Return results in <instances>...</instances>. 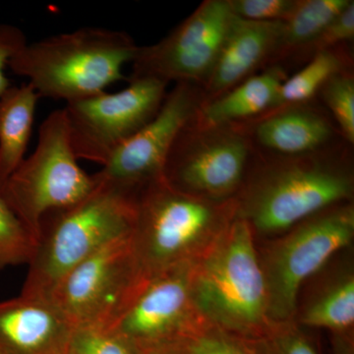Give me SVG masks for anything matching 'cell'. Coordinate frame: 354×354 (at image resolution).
<instances>
[{
	"mask_svg": "<svg viewBox=\"0 0 354 354\" xmlns=\"http://www.w3.org/2000/svg\"><path fill=\"white\" fill-rule=\"evenodd\" d=\"M353 146L346 142L322 152L279 157L254 151L236 215L254 234L281 235L326 209L353 202Z\"/></svg>",
	"mask_w": 354,
	"mask_h": 354,
	"instance_id": "6da1fadb",
	"label": "cell"
},
{
	"mask_svg": "<svg viewBox=\"0 0 354 354\" xmlns=\"http://www.w3.org/2000/svg\"><path fill=\"white\" fill-rule=\"evenodd\" d=\"M254 236L249 223L236 215L195 262L192 292L198 311L209 325L242 339L261 341L274 324Z\"/></svg>",
	"mask_w": 354,
	"mask_h": 354,
	"instance_id": "7a4b0ae2",
	"label": "cell"
},
{
	"mask_svg": "<svg viewBox=\"0 0 354 354\" xmlns=\"http://www.w3.org/2000/svg\"><path fill=\"white\" fill-rule=\"evenodd\" d=\"M139 46L122 31L82 28L27 44L8 62L39 97L67 102L106 92L124 79Z\"/></svg>",
	"mask_w": 354,
	"mask_h": 354,
	"instance_id": "3957f363",
	"label": "cell"
},
{
	"mask_svg": "<svg viewBox=\"0 0 354 354\" xmlns=\"http://www.w3.org/2000/svg\"><path fill=\"white\" fill-rule=\"evenodd\" d=\"M137 197L95 183L80 202L44 216L22 295L50 298L65 274L111 241L132 234Z\"/></svg>",
	"mask_w": 354,
	"mask_h": 354,
	"instance_id": "277c9868",
	"label": "cell"
},
{
	"mask_svg": "<svg viewBox=\"0 0 354 354\" xmlns=\"http://www.w3.org/2000/svg\"><path fill=\"white\" fill-rule=\"evenodd\" d=\"M234 198L213 200L184 193L162 177L137 195L133 246L149 279L174 266L195 262L236 216Z\"/></svg>",
	"mask_w": 354,
	"mask_h": 354,
	"instance_id": "5b68a950",
	"label": "cell"
},
{
	"mask_svg": "<svg viewBox=\"0 0 354 354\" xmlns=\"http://www.w3.org/2000/svg\"><path fill=\"white\" fill-rule=\"evenodd\" d=\"M77 160L64 111H53L39 128L34 152L14 171L0 193L37 242L46 214L72 206L95 189L93 174L84 171Z\"/></svg>",
	"mask_w": 354,
	"mask_h": 354,
	"instance_id": "8992f818",
	"label": "cell"
},
{
	"mask_svg": "<svg viewBox=\"0 0 354 354\" xmlns=\"http://www.w3.org/2000/svg\"><path fill=\"white\" fill-rule=\"evenodd\" d=\"M353 239L354 206L351 202L298 223L259 253L272 324L295 321L302 285Z\"/></svg>",
	"mask_w": 354,
	"mask_h": 354,
	"instance_id": "52a82bcc",
	"label": "cell"
},
{
	"mask_svg": "<svg viewBox=\"0 0 354 354\" xmlns=\"http://www.w3.org/2000/svg\"><path fill=\"white\" fill-rule=\"evenodd\" d=\"M149 281L133 234L111 241L60 279L50 299L73 327L113 328Z\"/></svg>",
	"mask_w": 354,
	"mask_h": 354,
	"instance_id": "ba28073f",
	"label": "cell"
},
{
	"mask_svg": "<svg viewBox=\"0 0 354 354\" xmlns=\"http://www.w3.org/2000/svg\"><path fill=\"white\" fill-rule=\"evenodd\" d=\"M194 120L174 141L162 176L172 187L188 194L232 199L252 162L250 139L241 124L202 127Z\"/></svg>",
	"mask_w": 354,
	"mask_h": 354,
	"instance_id": "9c48e42d",
	"label": "cell"
},
{
	"mask_svg": "<svg viewBox=\"0 0 354 354\" xmlns=\"http://www.w3.org/2000/svg\"><path fill=\"white\" fill-rule=\"evenodd\" d=\"M128 81V87L120 92H102L67 102L64 111L77 160L104 167L157 114L167 94V84L150 77Z\"/></svg>",
	"mask_w": 354,
	"mask_h": 354,
	"instance_id": "30bf717a",
	"label": "cell"
},
{
	"mask_svg": "<svg viewBox=\"0 0 354 354\" xmlns=\"http://www.w3.org/2000/svg\"><path fill=\"white\" fill-rule=\"evenodd\" d=\"M234 17L228 0H205L164 39L139 46L129 79L150 77L202 88Z\"/></svg>",
	"mask_w": 354,
	"mask_h": 354,
	"instance_id": "8fae6325",
	"label": "cell"
},
{
	"mask_svg": "<svg viewBox=\"0 0 354 354\" xmlns=\"http://www.w3.org/2000/svg\"><path fill=\"white\" fill-rule=\"evenodd\" d=\"M204 102L200 86L176 84L153 120L125 142L101 171L93 174L95 183L137 197L149 184L164 177L174 141L196 118Z\"/></svg>",
	"mask_w": 354,
	"mask_h": 354,
	"instance_id": "7c38bea8",
	"label": "cell"
},
{
	"mask_svg": "<svg viewBox=\"0 0 354 354\" xmlns=\"http://www.w3.org/2000/svg\"><path fill=\"white\" fill-rule=\"evenodd\" d=\"M195 262L176 265L151 277L114 329L145 348L185 341L209 326L193 298Z\"/></svg>",
	"mask_w": 354,
	"mask_h": 354,
	"instance_id": "4fadbf2b",
	"label": "cell"
},
{
	"mask_svg": "<svg viewBox=\"0 0 354 354\" xmlns=\"http://www.w3.org/2000/svg\"><path fill=\"white\" fill-rule=\"evenodd\" d=\"M241 125L254 151L264 155L298 157L346 142L330 114L315 101L278 109Z\"/></svg>",
	"mask_w": 354,
	"mask_h": 354,
	"instance_id": "5bb4252c",
	"label": "cell"
},
{
	"mask_svg": "<svg viewBox=\"0 0 354 354\" xmlns=\"http://www.w3.org/2000/svg\"><path fill=\"white\" fill-rule=\"evenodd\" d=\"M73 329L50 298L0 301V354H64Z\"/></svg>",
	"mask_w": 354,
	"mask_h": 354,
	"instance_id": "9a60e30c",
	"label": "cell"
},
{
	"mask_svg": "<svg viewBox=\"0 0 354 354\" xmlns=\"http://www.w3.org/2000/svg\"><path fill=\"white\" fill-rule=\"evenodd\" d=\"M281 22H253L235 16L211 75L203 86L205 102L225 94L269 66Z\"/></svg>",
	"mask_w": 354,
	"mask_h": 354,
	"instance_id": "2e32d148",
	"label": "cell"
},
{
	"mask_svg": "<svg viewBox=\"0 0 354 354\" xmlns=\"http://www.w3.org/2000/svg\"><path fill=\"white\" fill-rule=\"evenodd\" d=\"M299 327L329 330L333 353L354 354V272L351 267L337 272L298 309Z\"/></svg>",
	"mask_w": 354,
	"mask_h": 354,
	"instance_id": "e0dca14e",
	"label": "cell"
},
{
	"mask_svg": "<svg viewBox=\"0 0 354 354\" xmlns=\"http://www.w3.org/2000/svg\"><path fill=\"white\" fill-rule=\"evenodd\" d=\"M288 77L285 67L271 65L220 97L204 102L194 121L202 127H218L256 120L271 111Z\"/></svg>",
	"mask_w": 354,
	"mask_h": 354,
	"instance_id": "ac0fdd59",
	"label": "cell"
},
{
	"mask_svg": "<svg viewBox=\"0 0 354 354\" xmlns=\"http://www.w3.org/2000/svg\"><path fill=\"white\" fill-rule=\"evenodd\" d=\"M353 0H297L292 12L281 22L271 65L286 67L290 62L309 59V50L321 32ZM268 66V67H269Z\"/></svg>",
	"mask_w": 354,
	"mask_h": 354,
	"instance_id": "d6986e66",
	"label": "cell"
},
{
	"mask_svg": "<svg viewBox=\"0 0 354 354\" xmlns=\"http://www.w3.org/2000/svg\"><path fill=\"white\" fill-rule=\"evenodd\" d=\"M39 99L29 83L9 88L0 99V193L26 158Z\"/></svg>",
	"mask_w": 354,
	"mask_h": 354,
	"instance_id": "ffe728a7",
	"label": "cell"
},
{
	"mask_svg": "<svg viewBox=\"0 0 354 354\" xmlns=\"http://www.w3.org/2000/svg\"><path fill=\"white\" fill-rule=\"evenodd\" d=\"M353 69L351 44L314 53L304 67L281 84L269 113L276 109L315 101L324 86L333 77Z\"/></svg>",
	"mask_w": 354,
	"mask_h": 354,
	"instance_id": "44dd1931",
	"label": "cell"
},
{
	"mask_svg": "<svg viewBox=\"0 0 354 354\" xmlns=\"http://www.w3.org/2000/svg\"><path fill=\"white\" fill-rule=\"evenodd\" d=\"M36 239L0 195V271L9 266L29 264Z\"/></svg>",
	"mask_w": 354,
	"mask_h": 354,
	"instance_id": "7402d4cb",
	"label": "cell"
},
{
	"mask_svg": "<svg viewBox=\"0 0 354 354\" xmlns=\"http://www.w3.org/2000/svg\"><path fill=\"white\" fill-rule=\"evenodd\" d=\"M143 349L114 328L74 327L64 354H142Z\"/></svg>",
	"mask_w": 354,
	"mask_h": 354,
	"instance_id": "603a6c76",
	"label": "cell"
},
{
	"mask_svg": "<svg viewBox=\"0 0 354 354\" xmlns=\"http://www.w3.org/2000/svg\"><path fill=\"white\" fill-rule=\"evenodd\" d=\"M344 141L354 145V72L346 70L333 77L319 93Z\"/></svg>",
	"mask_w": 354,
	"mask_h": 354,
	"instance_id": "cb8c5ba5",
	"label": "cell"
},
{
	"mask_svg": "<svg viewBox=\"0 0 354 354\" xmlns=\"http://www.w3.org/2000/svg\"><path fill=\"white\" fill-rule=\"evenodd\" d=\"M183 354H264L260 341H249L207 326L184 341Z\"/></svg>",
	"mask_w": 354,
	"mask_h": 354,
	"instance_id": "d4e9b609",
	"label": "cell"
},
{
	"mask_svg": "<svg viewBox=\"0 0 354 354\" xmlns=\"http://www.w3.org/2000/svg\"><path fill=\"white\" fill-rule=\"evenodd\" d=\"M260 346L264 354H318L295 321L274 324Z\"/></svg>",
	"mask_w": 354,
	"mask_h": 354,
	"instance_id": "484cf974",
	"label": "cell"
},
{
	"mask_svg": "<svg viewBox=\"0 0 354 354\" xmlns=\"http://www.w3.org/2000/svg\"><path fill=\"white\" fill-rule=\"evenodd\" d=\"M297 0H228L232 12L253 22H283L297 6Z\"/></svg>",
	"mask_w": 354,
	"mask_h": 354,
	"instance_id": "4316f807",
	"label": "cell"
},
{
	"mask_svg": "<svg viewBox=\"0 0 354 354\" xmlns=\"http://www.w3.org/2000/svg\"><path fill=\"white\" fill-rule=\"evenodd\" d=\"M354 39V1L330 21L312 44L309 58L320 50H330L353 43Z\"/></svg>",
	"mask_w": 354,
	"mask_h": 354,
	"instance_id": "83f0119b",
	"label": "cell"
},
{
	"mask_svg": "<svg viewBox=\"0 0 354 354\" xmlns=\"http://www.w3.org/2000/svg\"><path fill=\"white\" fill-rule=\"evenodd\" d=\"M24 32L19 28L10 25H0V99L11 87L10 81L4 73L11 59L27 44Z\"/></svg>",
	"mask_w": 354,
	"mask_h": 354,
	"instance_id": "f1b7e54d",
	"label": "cell"
},
{
	"mask_svg": "<svg viewBox=\"0 0 354 354\" xmlns=\"http://www.w3.org/2000/svg\"><path fill=\"white\" fill-rule=\"evenodd\" d=\"M184 341L165 342L143 349L142 354H183Z\"/></svg>",
	"mask_w": 354,
	"mask_h": 354,
	"instance_id": "f546056e",
	"label": "cell"
}]
</instances>
